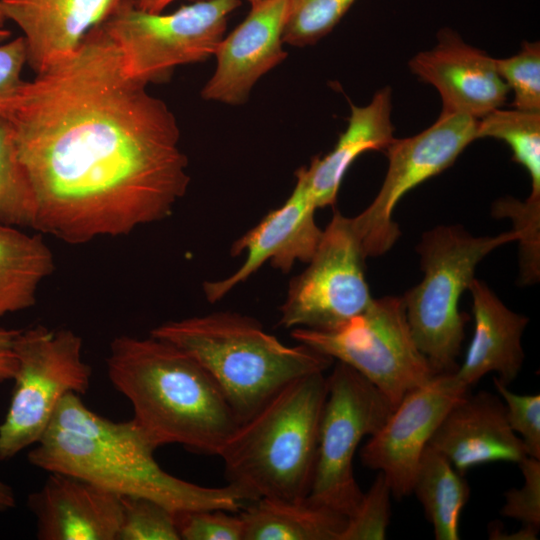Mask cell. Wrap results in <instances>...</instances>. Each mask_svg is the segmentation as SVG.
<instances>
[{
    "label": "cell",
    "instance_id": "6da1fadb",
    "mask_svg": "<svg viewBox=\"0 0 540 540\" xmlns=\"http://www.w3.org/2000/svg\"><path fill=\"white\" fill-rule=\"evenodd\" d=\"M129 77L103 26L0 115L34 196L33 229L70 244L121 236L168 217L190 183L166 103Z\"/></svg>",
    "mask_w": 540,
    "mask_h": 540
},
{
    "label": "cell",
    "instance_id": "7a4b0ae2",
    "mask_svg": "<svg viewBox=\"0 0 540 540\" xmlns=\"http://www.w3.org/2000/svg\"><path fill=\"white\" fill-rule=\"evenodd\" d=\"M156 449L132 419L105 418L91 411L79 394L68 393L28 460L46 472L71 475L121 497L147 498L174 513H238L250 501L233 484L205 487L169 474L156 462Z\"/></svg>",
    "mask_w": 540,
    "mask_h": 540
},
{
    "label": "cell",
    "instance_id": "3957f363",
    "mask_svg": "<svg viewBox=\"0 0 540 540\" xmlns=\"http://www.w3.org/2000/svg\"><path fill=\"white\" fill-rule=\"evenodd\" d=\"M106 367L110 382L132 406V420L156 448L179 444L218 456L239 424L208 372L166 340L115 337Z\"/></svg>",
    "mask_w": 540,
    "mask_h": 540
},
{
    "label": "cell",
    "instance_id": "277c9868",
    "mask_svg": "<svg viewBox=\"0 0 540 540\" xmlns=\"http://www.w3.org/2000/svg\"><path fill=\"white\" fill-rule=\"evenodd\" d=\"M150 335L191 355L211 376L238 423L291 382L324 373L333 359L298 343L288 346L254 318L220 311L165 322Z\"/></svg>",
    "mask_w": 540,
    "mask_h": 540
},
{
    "label": "cell",
    "instance_id": "5b68a950",
    "mask_svg": "<svg viewBox=\"0 0 540 540\" xmlns=\"http://www.w3.org/2000/svg\"><path fill=\"white\" fill-rule=\"evenodd\" d=\"M326 397L327 376L306 375L239 423L218 454L228 483L250 501L305 499L313 480Z\"/></svg>",
    "mask_w": 540,
    "mask_h": 540
},
{
    "label": "cell",
    "instance_id": "8992f818",
    "mask_svg": "<svg viewBox=\"0 0 540 540\" xmlns=\"http://www.w3.org/2000/svg\"><path fill=\"white\" fill-rule=\"evenodd\" d=\"M512 241H517L514 230L473 236L457 225L437 226L423 234L417 247L423 278L402 298L416 344L436 374L451 373L458 367L467 321L459 302L477 265Z\"/></svg>",
    "mask_w": 540,
    "mask_h": 540
},
{
    "label": "cell",
    "instance_id": "52a82bcc",
    "mask_svg": "<svg viewBox=\"0 0 540 540\" xmlns=\"http://www.w3.org/2000/svg\"><path fill=\"white\" fill-rule=\"evenodd\" d=\"M291 336L356 370L394 407L436 374L416 344L402 297L373 298L363 312L334 329L294 328Z\"/></svg>",
    "mask_w": 540,
    "mask_h": 540
},
{
    "label": "cell",
    "instance_id": "ba28073f",
    "mask_svg": "<svg viewBox=\"0 0 540 540\" xmlns=\"http://www.w3.org/2000/svg\"><path fill=\"white\" fill-rule=\"evenodd\" d=\"M241 0H196L163 14L122 0L101 23L122 57L126 74L144 84L165 81L179 65L212 57L228 16Z\"/></svg>",
    "mask_w": 540,
    "mask_h": 540
},
{
    "label": "cell",
    "instance_id": "9c48e42d",
    "mask_svg": "<svg viewBox=\"0 0 540 540\" xmlns=\"http://www.w3.org/2000/svg\"><path fill=\"white\" fill-rule=\"evenodd\" d=\"M15 353V386L0 424V460L38 443L62 398L85 394L92 375L82 358V339L70 329L37 325L20 330Z\"/></svg>",
    "mask_w": 540,
    "mask_h": 540
},
{
    "label": "cell",
    "instance_id": "30bf717a",
    "mask_svg": "<svg viewBox=\"0 0 540 540\" xmlns=\"http://www.w3.org/2000/svg\"><path fill=\"white\" fill-rule=\"evenodd\" d=\"M393 408L364 376L336 362L327 376L310 501L347 518L356 511L364 492L354 476V456L362 439L374 435Z\"/></svg>",
    "mask_w": 540,
    "mask_h": 540
},
{
    "label": "cell",
    "instance_id": "8fae6325",
    "mask_svg": "<svg viewBox=\"0 0 540 540\" xmlns=\"http://www.w3.org/2000/svg\"><path fill=\"white\" fill-rule=\"evenodd\" d=\"M365 258L351 218L335 211L307 268L289 283L279 325L331 330L363 312L373 300Z\"/></svg>",
    "mask_w": 540,
    "mask_h": 540
},
{
    "label": "cell",
    "instance_id": "7c38bea8",
    "mask_svg": "<svg viewBox=\"0 0 540 540\" xmlns=\"http://www.w3.org/2000/svg\"><path fill=\"white\" fill-rule=\"evenodd\" d=\"M477 120L441 111L438 119L420 133L395 139L385 150L388 169L371 204L351 218L366 257L386 253L400 236L393 220L397 203L410 190L449 168L476 140Z\"/></svg>",
    "mask_w": 540,
    "mask_h": 540
},
{
    "label": "cell",
    "instance_id": "4fadbf2b",
    "mask_svg": "<svg viewBox=\"0 0 540 540\" xmlns=\"http://www.w3.org/2000/svg\"><path fill=\"white\" fill-rule=\"evenodd\" d=\"M467 392L453 372L435 374L408 392L362 447L363 465L384 476L394 498L412 494L424 449L445 415Z\"/></svg>",
    "mask_w": 540,
    "mask_h": 540
},
{
    "label": "cell",
    "instance_id": "5bb4252c",
    "mask_svg": "<svg viewBox=\"0 0 540 540\" xmlns=\"http://www.w3.org/2000/svg\"><path fill=\"white\" fill-rule=\"evenodd\" d=\"M296 183L287 200L268 212L252 229L234 241L232 256L245 252L241 266L231 275L203 284L210 303L222 299L240 283L269 262L274 268L288 273L296 262L308 263L315 253L323 230L315 222V206L303 167L296 173Z\"/></svg>",
    "mask_w": 540,
    "mask_h": 540
},
{
    "label": "cell",
    "instance_id": "9a60e30c",
    "mask_svg": "<svg viewBox=\"0 0 540 540\" xmlns=\"http://www.w3.org/2000/svg\"><path fill=\"white\" fill-rule=\"evenodd\" d=\"M286 0L251 5L245 19L219 42L216 68L201 90L207 101L245 103L257 81L287 57L283 49Z\"/></svg>",
    "mask_w": 540,
    "mask_h": 540
},
{
    "label": "cell",
    "instance_id": "2e32d148",
    "mask_svg": "<svg viewBox=\"0 0 540 540\" xmlns=\"http://www.w3.org/2000/svg\"><path fill=\"white\" fill-rule=\"evenodd\" d=\"M408 66L415 76L438 91L441 111L479 119L501 108L509 93L495 58L469 45L450 28H442L436 45L417 53Z\"/></svg>",
    "mask_w": 540,
    "mask_h": 540
},
{
    "label": "cell",
    "instance_id": "e0dca14e",
    "mask_svg": "<svg viewBox=\"0 0 540 540\" xmlns=\"http://www.w3.org/2000/svg\"><path fill=\"white\" fill-rule=\"evenodd\" d=\"M428 445L463 474L486 463L519 464L527 457L508 423L503 400L487 391L467 392L445 415Z\"/></svg>",
    "mask_w": 540,
    "mask_h": 540
},
{
    "label": "cell",
    "instance_id": "ac0fdd59",
    "mask_svg": "<svg viewBox=\"0 0 540 540\" xmlns=\"http://www.w3.org/2000/svg\"><path fill=\"white\" fill-rule=\"evenodd\" d=\"M40 540H117L121 496L83 479L50 473L28 497Z\"/></svg>",
    "mask_w": 540,
    "mask_h": 540
},
{
    "label": "cell",
    "instance_id": "d6986e66",
    "mask_svg": "<svg viewBox=\"0 0 540 540\" xmlns=\"http://www.w3.org/2000/svg\"><path fill=\"white\" fill-rule=\"evenodd\" d=\"M121 1L2 0L1 7L22 30L26 63L37 74L72 54Z\"/></svg>",
    "mask_w": 540,
    "mask_h": 540
},
{
    "label": "cell",
    "instance_id": "ffe728a7",
    "mask_svg": "<svg viewBox=\"0 0 540 540\" xmlns=\"http://www.w3.org/2000/svg\"><path fill=\"white\" fill-rule=\"evenodd\" d=\"M468 290L472 297L474 334L462 365L453 373L468 389L490 372L497 373V378L509 385L523 365L521 339L529 319L510 310L480 280L474 278Z\"/></svg>",
    "mask_w": 540,
    "mask_h": 540
},
{
    "label": "cell",
    "instance_id": "44dd1931",
    "mask_svg": "<svg viewBox=\"0 0 540 540\" xmlns=\"http://www.w3.org/2000/svg\"><path fill=\"white\" fill-rule=\"evenodd\" d=\"M346 130L334 148L323 157H314L303 167L315 206H333L342 180L352 163L368 151H385L394 137L391 120L392 91L384 87L364 106L350 104Z\"/></svg>",
    "mask_w": 540,
    "mask_h": 540
},
{
    "label": "cell",
    "instance_id": "7402d4cb",
    "mask_svg": "<svg viewBox=\"0 0 540 540\" xmlns=\"http://www.w3.org/2000/svg\"><path fill=\"white\" fill-rule=\"evenodd\" d=\"M238 512L243 540H341L347 517L307 497L299 501L259 498Z\"/></svg>",
    "mask_w": 540,
    "mask_h": 540
},
{
    "label": "cell",
    "instance_id": "603a6c76",
    "mask_svg": "<svg viewBox=\"0 0 540 540\" xmlns=\"http://www.w3.org/2000/svg\"><path fill=\"white\" fill-rule=\"evenodd\" d=\"M54 268L40 235L0 223V317L33 306L40 283Z\"/></svg>",
    "mask_w": 540,
    "mask_h": 540
},
{
    "label": "cell",
    "instance_id": "cb8c5ba5",
    "mask_svg": "<svg viewBox=\"0 0 540 540\" xmlns=\"http://www.w3.org/2000/svg\"><path fill=\"white\" fill-rule=\"evenodd\" d=\"M411 493L421 503L437 540L460 538V515L469 499L470 487L464 474L429 445L419 460Z\"/></svg>",
    "mask_w": 540,
    "mask_h": 540
},
{
    "label": "cell",
    "instance_id": "d4e9b609",
    "mask_svg": "<svg viewBox=\"0 0 540 540\" xmlns=\"http://www.w3.org/2000/svg\"><path fill=\"white\" fill-rule=\"evenodd\" d=\"M486 137L510 147L513 161L530 176V195L540 196V112L495 109L477 120L476 139Z\"/></svg>",
    "mask_w": 540,
    "mask_h": 540
},
{
    "label": "cell",
    "instance_id": "484cf974",
    "mask_svg": "<svg viewBox=\"0 0 540 540\" xmlns=\"http://www.w3.org/2000/svg\"><path fill=\"white\" fill-rule=\"evenodd\" d=\"M34 219V196L18 158L13 128L0 116V223L33 228Z\"/></svg>",
    "mask_w": 540,
    "mask_h": 540
},
{
    "label": "cell",
    "instance_id": "4316f807",
    "mask_svg": "<svg viewBox=\"0 0 540 540\" xmlns=\"http://www.w3.org/2000/svg\"><path fill=\"white\" fill-rule=\"evenodd\" d=\"M356 0H286L284 44L313 45L330 33Z\"/></svg>",
    "mask_w": 540,
    "mask_h": 540
},
{
    "label": "cell",
    "instance_id": "83f0119b",
    "mask_svg": "<svg viewBox=\"0 0 540 540\" xmlns=\"http://www.w3.org/2000/svg\"><path fill=\"white\" fill-rule=\"evenodd\" d=\"M495 217H508L514 223L520 246L521 285H531L540 277V196L530 195L525 201L506 197L492 207Z\"/></svg>",
    "mask_w": 540,
    "mask_h": 540
},
{
    "label": "cell",
    "instance_id": "f1b7e54d",
    "mask_svg": "<svg viewBox=\"0 0 540 540\" xmlns=\"http://www.w3.org/2000/svg\"><path fill=\"white\" fill-rule=\"evenodd\" d=\"M497 71L514 93L515 109L540 112V43L523 42L513 56L495 59Z\"/></svg>",
    "mask_w": 540,
    "mask_h": 540
},
{
    "label": "cell",
    "instance_id": "f546056e",
    "mask_svg": "<svg viewBox=\"0 0 540 540\" xmlns=\"http://www.w3.org/2000/svg\"><path fill=\"white\" fill-rule=\"evenodd\" d=\"M121 500L117 540H181L173 511L147 498L124 496Z\"/></svg>",
    "mask_w": 540,
    "mask_h": 540
},
{
    "label": "cell",
    "instance_id": "4dcf8cb0",
    "mask_svg": "<svg viewBox=\"0 0 540 540\" xmlns=\"http://www.w3.org/2000/svg\"><path fill=\"white\" fill-rule=\"evenodd\" d=\"M392 493L384 476L378 472L376 479L356 511L347 518L341 540H382L386 538L391 516Z\"/></svg>",
    "mask_w": 540,
    "mask_h": 540
},
{
    "label": "cell",
    "instance_id": "1f68e13d",
    "mask_svg": "<svg viewBox=\"0 0 540 540\" xmlns=\"http://www.w3.org/2000/svg\"><path fill=\"white\" fill-rule=\"evenodd\" d=\"M493 384L505 404L508 423L522 440L527 456L540 459V395L514 393L497 377Z\"/></svg>",
    "mask_w": 540,
    "mask_h": 540
},
{
    "label": "cell",
    "instance_id": "d6a6232c",
    "mask_svg": "<svg viewBox=\"0 0 540 540\" xmlns=\"http://www.w3.org/2000/svg\"><path fill=\"white\" fill-rule=\"evenodd\" d=\"M180 539L243 540L241 516L223 509H202L175 513Z\"/></svg>",
    "mask_w": 540,
    "mask_h": 540
},
{
    "label": "cell",
    "instance_id": "836d02e7",
    "mask_svg": "<svg viewBox=\"0 0 540 540\" xmlns=\"http://www.w3.org/2000/svg\"><path fill=\"white\" fill-rule=\"evenodd\" d=\"M524 483L505 493L501 514L525 526L540 528V459L526 457L518 464Z\"/></svg>",
    "mask_w": 540,
    "mask_h": 540
},
{
    "label": "cell",
    "instance_id": "e575fe53",
    "mask_svg": "<svg viewBox=\"0 0 540 540\" xmlns=\"http://www.w3.org/2000/svg\"><path fill=\"white\" fill-rule=\"evenodd\" d=\"M26 60V45L23 36L0 45V115L19 95L26 83L21 78Z\"/></svg>",
    "mask_w": 540,
    "mask_h": 540
},
{
    "label": "cell",
    "instance_id": "d590c367",
    "mask_svg": "<svg viewBox=\"0 0 540 540\" xmlns=\"http://www.w3.org/2000/svg\"><path fill=\"white\" fill-rule=\"evenodd\" d=\"M19 331L0 327V383L14 378L17 368L15 341Z\"/></svg>",
    "mask_w": 540,
    "mask_h": 540
},
{
    "label": "cell",
    "instance_id": "8d00e7d4",
    "mask_svg": "<svg viewBox=\"0 0 540 540\" xmlns=\"http://www.w3.org/2000/svg\"><path fill=\"white\" fill-rule=\"evenodd\" d=\"M539 529L540 528L538 527L522 525V528L518 532L513 533V534H505L504 532L501 531L499 527L495 525L494 527H490L489 538L497 539V540L499 539L535 540L537 539Z\"/></svg>",
    "mask_w": 540,
    "mask_h": 540
},
{
    "label": "cell",
    "instance_id": "74e56055",
    "mask_svg": "<svg viewBox=\"0 0 540 540\" xmlns=\"http://www.w3.org/2000/svg\"><path fill=\"white\" fill-rule=\"evenodd\" d=\"M176 0H134L135 5L146 12L161 13L172 2Z\"/></svg>",
    "mask_w": 540,
    "mask_h": 540
},
{
    "label": "cell",
    "instance_id": "f35d334b",
    "mask_svg": "<svg viewBox=\"0 0 540 540\" xmlns=\"http://www.w3.org/2000/svg\"><path fill=\"white\" fill-rule=\"evenodd\" d=\"M15 494L13 489L0 481V512L7 511L15 506Z\"/></svg>",
    "mask_w": 540,
    "mask_h": 540
},
{
    "label": "cell",
    "instance_id": "ab89813d",
    "mask_svg": "<svg viewBox=\"0 0 540 540\" xmlns=\"http://www.w3.org/2000/svg\"><path fill=\"white\" fill-rule=\"evenodd\" d=\"M1 1L2 0H0V42L6 40L11 34L10 31L5 28L7 18L2 10Z\"/></svg>",
    "mask_w": 540,
    "mask_h": 540
},
{
    "label": "cell",
    "instance_id": "60d3db41",
    "mask_svg": "<svg viewBox=\"0 0 540 540\" xmlns=\"http://www.w3.org/2000/svg\"><path fill=\"white\" fill-rule=\"evenodd\" d=\"M246 1L249 2L250 5H253V4H256V3H258V2H260L262 0H246Z\"/></svg>",
    "mask_w": 540,
    "mask_h": 540
}]
</instances>
